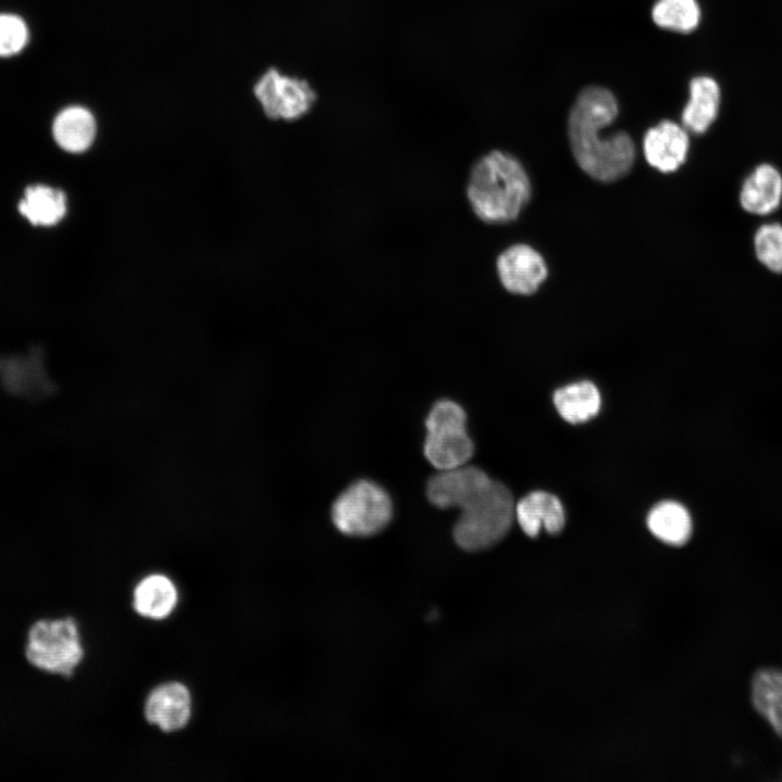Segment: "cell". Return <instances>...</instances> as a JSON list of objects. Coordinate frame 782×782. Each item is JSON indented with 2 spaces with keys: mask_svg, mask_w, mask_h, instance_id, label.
<instances>
[{
  "mask_svg": "<svg viewBox=\"0 0 782 782\" xmlns=\"http://www.w3.org/2000/svg\"><path fill=\"white\" fill-rule=\"evenodd\" d=\"M617 114L614 94L604 87L589 86L578 94L568 117L569 142L578 165L604 182L625 176L635 159V147L627 133L601 136Z\"/></svg>",
  "mask_w": 782,
  "mask_h": 782,
  "instance_id": "6da1fadb",
  "label": "cell"
},
{
  "mask_svg": "<svg viewBox=\"0 0 782 782\" xmlns=\"http://www.w3.org/2000/svg\"><path fill=\"white\" fill-rule=\"evenodd\" d=\"M466 195L479 219L505 224L516 219L529 202L531 184L515 156L493 150L471 167Z\"/></svg>",
  "mask_w": 782,
  "mask_h": 782,
  "instance_id": "7a4b0ae2",
  "label": "cell"
},
{
  "mask_svg": "<svg viewBox=\"0 0 782 782\" xmlns=\"http://www.w3.org/2000/svg\"><path fill=\"white\" fill-rule=\"evenodd\" d=\"M461 509L453 537L459 547L470 552L489 548L501 541L515 518L512 493L494 480Z\"/></svg>",
  "mask_w": 782,
  "mask_h": 782,
  "instance_id": "3957f363",
  "label": "cell"
},
{
  "mask_svg": "<svg viewBox=\"0 0 782 782\" xmlns=\"http://www.w3.org/2000/svg\"><path fill=\"white\" fill-rule=\"evenodd\" d=\"M24 652L35 669L63 677L72 676L85 656L79 627L72 617L35 621L27 630Z\"/></svg>",
  "mask_w": 782,
  "mask_h": 782,
  "instance_id": "277c9868",
  "label": "cell"
},
{
  "mask_svg": "<svg viewBox=\"0 0 782 782\" xmlns=\"http://www.w3.org/2000/svg\"><path fill=\"white\" fill-rule=\"evenodd\" d=\"M393 514L388 492L376 482L360 479L342 491L331 507L335 527L350 537H370L383 530Z\"/></svg>",
  "mask_w": 782,
  "mask_h": 782,
  "instance_id": "5b68a950",
  "label": "cell"
},
{
  "mask_svg": "<svg viewBox=\"0 0 782 782\" xmlns=\"http://www.w3.org/2000/svg\"><path fill=\"white\" fill-rule=\"evenodd\" d=\"M466 420L464 408L452 400H440L431 407L426 418L424 453L439 470L466 465L471 458L475 446Z\"/></svg>",
  "mask_w": 782,
  "mask_h": 782,
  "instance_id": "8992f818",
  "label": "cell"
},
{
  "mask_svg": "<svg viewBox=\"0 0 782 782\" xmlns=\"http://www.w3.org/2000/svg\"><path fill=\"white\" fill-rule=\"evenodd\" d=\"M252 92L264 115L274 121L292 122L313 109L317 93L304 78L266 70L253 85Z\"/></svg>",
  "mask_w": 782,
  "mask_h": 782,
  "instance_id": "52a82bcc",
  "label": "cell"
},
{
  "mask_svg": "<svg viewBox=\"0 0 782 782\" xmlns=\"http://www.w3.org/2000/svg\"><path fill=\"white\" fill-rule=\"evenodd\" d=\"M493 480L482 469L475 466L440 470L427 482V496L439 508H462L477 494L488 488Z\"/></svg>",
  "mask_w": 782,
  "mask_h": 782,
  "instance_id": "ba28073f",
  "label": "cell"
},
{
  "mask_svg": "<svg viewBox=\"0 0 782 782\" xmlns=\"http://www.w3.org/2000/svg\"><path fill=\"white\" fill-rule=\"evenodd\" d=\"M496 270L507 291L524 295L535 292L547 276L541 254L522 243L510 245L497 256Z\"/></svg>",
  "mask_w": 782,
  "mask_h": 782,
  "instance_id": "9c48e42d",
  "label": "cell"
},
{
  "mask_svg": "<svg viewBox=\"0 0 782 782\" xmlns=\"http://www.w3.org/2000/svg\"><path fill=\"white\" fill-rule=\"evenodd\" d=\"M192 709L191 694L180 682H167L154 688L144 703V717L163 732L184 729Z\"/></svg>",
  "mask_w": 782,
  "mask_h": 782,
  "instance_id": "30bf717a",
  "label": "cell"
},
{
  "mask_svg": "<svg viewBox=\"0 0 782 782\" xmlns=\"http://www.w3.org/2000/svg\"><path fill=\"white\" fill-rule=\"evenodd\" d=\"M689 148L688 130L672 121L649 128L643 139L646 161L663 173L677 171L685 162Z\"/></svg>",
  "mask_w": 782,
  "mask_h": 782,
  "instance_id": "8fae6325",
  "label": "cell"
},
{
  "mask_svg": "<svg viewBox=\"0 0 782 782\" xmlns=\"http://www.w3.org/2000/svg\"><path fill=\"white\" fill-rule=\"evenodd\" d=\"M782 202V175L771 164L756 166L744 179L740 191L742 209L753 215H769Z\"/></svg>",
  "mask_w": 782,
  "mask_h": 782,
  "instance_id": "7c38bea8",
  "label": "cell"
},
{
  "mask_svg": "<svg viewBox=\"0 0 782 782\" xmlns=\"http://www.w3.org/2000/svg\"><path fill=\"white\" fill-rule=\"evenodd\" d=\"M515 518L528 537H535L541 529L557 534L565 526V512L560 501L544 491H534L515 504Z\"/></svg>",
  "mask_w": 782,
  "mask_h": 782,
  "instance_id": "4fadbf2b",
  "label": "cell"
},
{
  "mask_svg": "<svg viewBox=\"0 0 782 782\" xmlns=\"http://www.w3.org/2000/svg\"><path fill=\"white\" fill-rule=\"evenodd\" d=\"M721 104V89L710 76H697L690 81V99L682 111V126L701 135L716 121Z\"/></svg>",
  "mask_w": 782,
  "mask_h": 782,
  "instance_id": "5bb4252c",
  "label": "cell"
},
{
  "mask_svg": "<svg viewBox=\"0 0 782 782\" xmlns=\"http://www.w3.org/2000/svg\"><path fill=\"white\" fill-rule=\"evenodd\" d=\"M52 133L61 149L70 153H83L96 139L97 122L87 108L72 105L55 116Z\"/></svg>",
  "mask_w": 782,
  "mask_h": 782,
  "instance_id": "9a60e30c",
  "label": "cell"
},
{
  "mask_svg": "<svg viewBox=\"0 0 782 782\" xmlns=\"http://www.w3.org/2000/svg\"><path fill=\"white\" fill-rule=\"evenodd\" d=\"M178 602L174 582L165 575L152 573L140 580L133 593V606L144 618L160 620L168 617Z\"/></svg>",
  "mask_w": 782,
  "mask_h": 782,
  "instance_id": "2e32d148",
  "label": "cell"
},
{
  "mask_svg": "<svg viewBox=\"0 0 782 782\" xmlns=\"http://www.w3.org/2000/svg\"><path fill=\"white\" fill-rule=\"evenodd\" d=\"M646 524L657 539L673 546L685 544L692 533V519L688 509L673 501L656 504L649 510Z\"/></svg>",
  "mask_w": 782,
  "mask_h": 782,
  "instance_id": "e0dca14e",
  "label": "cell"
},
{
  "mask_svg": "<svg viewBox=\"0 0 782 782\" xmlns=\"http://www.w3.org/2000/svg\"><path fill=\"white\" fill-rule=\"evenodd\" d=\"M18 210L35 226H52L66 214V197L61 189L42 185L30 186L26 188Z\"/></svg>",
  "mask_w": 782,
  "mask_h": 782,
  "instance_id": "ac0fdd59",
  "label": "cell"
},
{
  "mask_svg": "<svg viewBox=\"0 0 782 782\" xmlns=\"http://www.w3.org/2000/svg\"><path fill=\"white\" fill-rule=\"evenodd\" d=\"M553 401L558 414L569 424L588 421L601 407L600 392L590 381H579L557 389Z\"/></svg>",
  "mask_w": 782,
  "mask_h": 782,
  "instance_id": "d6986e66",
  "label": "cell"
},
{
  "mask_svg": "<svg viewBox=\"0 0 782 782\" xmlns=\"http://www.w3.org/2000/svg\"><path fill=\"white\" fill-rule=\"evenodd\" d=\"M752 702L782 737V671L772 668L757 671L752 681Z\"/></svg>",
  "mask_w": 782,
  "mask_h": 782,
  "instance_id": "ffe728a7",
  "label": "cell"
},
{
  "mask_svg": "<svg viewBox=\"0 0 782 782\" xmlns=\"http://www.w3.org/2000/svg\"><path fill=\"white\" fill-rule=\"evenodd\" d=\"M701 16L697 0H658L652 11L656 25L683 34L695 30Z\"/></svg>",
  "mask_w": 782,
  "mask_h": 782,
  "instance_id": "44dd1931",
  "label": "cell"
},
{
  "mask_svg": "<svg viewBox=\"0 0 782 782\" xmlns=\"http://www.w3.org/2000/svg\"><path fill=\"white\" fill-rule=\"evenodd\" d=\"M757 260L770 272L782 274V224L761 225L754 235Z\"/></svg>",
  "mask_w": 782,
  "mask_h": 782,
  "instance_id": "7402d4cb",
  "label": "cell"
},
{
  "mask_svg": "<svg viewBox=\"0 0 782 782\" xmlns=\"http://www.w3.org/2000/svg\"><path fill=\"white\" fill-rule=\"evenodd\" d=\"M27 39V26L20 16L0 15V56L18 53L26 46Z\"/></svg>",
  "mask_w": 782,
  "mask_h": 782,
  "instance_id": "603a6c76",
  "label": "cell"
}]
</instances>
